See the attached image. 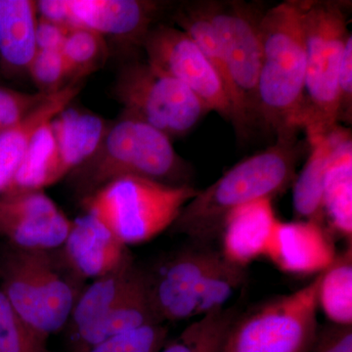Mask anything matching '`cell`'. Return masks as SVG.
<instances>
[{"label": "cell", "instance_id": "cell-26", "mask_svg": "<svg viewBox=\"0 0 352 352\" xmlns=\"http://www.w3.org/2000/svg\"><path fill=\"white\" fill-rule=\"evenodd\" d=\"M104 36L83 28H72L65 39L61 53L69 78L78 80L90 73L105 58Z\"/></svg>", "mask_w": 352, "mask_h": 352}, {"label": "cell", "instance_id": "cell-12", "mask_svg": "<svg viewBox=\"0 0 352 352\" xmlns=\"http://www.w3.org/2000/svg\"><path fill=\"white\" fill-rule=\"evenodd\" d=\"M0 197V236L22 249L62 247L72 221L43 190L9 188Z\"/></svg>", "mask_w": 352, "mask_h": 352}, {"label": "cell", "instance_id": "cell-14", "mask_svg": "<svg viewBox=\"0 0 352 352\" xmlns=\"http://www.w3.org/2000/svg\"><path fill=\"white\" fill-rule=\"evenodd\" d=\"M136 270L132 258L82 289L71 316L69 339L73 352H85L102 340V331Z\"/></svg>", "mask_w": 352, "mask_h": 352}, {"label": "cell", "instance_id": "cell-32", "mask_svg": "<svg viewBox=\"0 0 352 352\" xmlns=\"http://www.w3.org/2000/svg\"><path fill=\"white\" fill-rule=\"evenodd\" d=\"M69 28L41 18L38 21L36 43L38 50L61 51Z\"/></svg>", "mask_w": 352, "mask_h": 352}, {"label": "cell", "instance_id": "cell-23", "mask_svg": "<svg viewBox=\"0 0 352 352\" xmlns=\"http://www.w3.org/2000/svg\"><path fill=\"white\" fill-rule=\"evenodd\" d=\"M52 120L45 122L34 132L8 189L43 190L63 178L60 173L57 141L51 124Z\"/></svg>", "mask_w": 352, "mask_h": 352}, {"label": "cell", "instance_id": "cell-18", "mask_svg": "<svg viewBox=\"0 0 352 352\" xmlns=\"http://www.w3.org/2000/svg\"><path fill=\"white\" fill-rule=\"evenodd\" d=\"M80 89L78 80L67 83L48 94L17 126L0 132V193L12 183L34 132L68 108Z\"/></svg>", "mask_w": 352, "mask_h": 352}, {"label": "cell", "instance_id": "cell-7", "mask_svg": "<svg viewBox=\"0 0 352 352\" xmlns=\"http://www.w3.org/2000/svg\"><path fill=\"white\" fill-rule=\"evenodd\" d=\"M198 190L127 176L83 200L87 212L108 227L122 244H141L173 226Z\"/></svg>", "mask_w": 352, "mask_h": 352}, {"label": "cell", "instance_id": "cell-22", "mask_svg": "<svg viewBox=\"0 0 352 352\" xmlns=\"http://www.w3.org/2000/svg\"><path fill=\"white\" fill-rule=\"evenodd\" d=\"M323 217L336 231L351 239L352 235L351 134L342 141L329 164L322 198Z\"/></svg>", "mask_w": 352, "mask_h": 352}, {"label": "cell", "instance_id": "cell-33", "mask_svg": "<svg viewBox=\"0 0 352 352\" xmlns=\"http://www.w3.org/2000/svg\"><path fill=\"white\" fill-rule=\"evenodd\" d=\"M314 352H352L351 326H338L322 337Z\"/></svg>", "mask_w": 352, "mask_h": 352}, {"label": "cell", "instance_id": "cell-4", "mask_svg": "<svg viewBox=\"0 0 352 352\" xmlns=\"http://www.w3.org/2000/svg\"><path fill=\"white\" fill-rule=\"evenodd\" d=\"M1 291L30 327L50 339L68 323L82 291L61 249H22L9 244L0 256Z\"/></svg>", "mask_w": 352, "mask_h": 352}, {"label": "cell", "instance_id": "cell-21", "mask_svg": "<svg viewBox=\"0 0 352 352\" xmlns=\"http://www.w3.org/2000/svg\"><path fill=\"white\" fill-rule=\"evenodd\" d=\"M36 2L0 0V54L10 65L29 71L38 52Z\"/></svg>", "mask_w": 352, "mask_h": 352}, {"label": "cell", "instance_id": "cell-3", "mask_svg": "<svg viewBox=\"0 0 352 352\" xmlns=\"http://www.w3.org/2000/svg\"><path fill=\"white\" fill-rule=\"evenodd\" d=\"M171 141L149 124L122 116L108 127L96 152L69 173L72 184L82 201L109 183L127 176L190 185L191 170Z\"/></svg>", "mask_w": 352, "mask_h": 352}, {"label": "cell", "instance_id": "cell-19", "mask_svg": "<svg viewBox=\"0 0 352 352\" xmlns=\"http://www.w3.org/2000/svg\"><path fill=\"white\" fill-rule=\"evenodd\" d=\"M51 124L63 178L96 152L108 129L98 116L69 107L62 111Z\"/></svg>", "mask_w": 352, "mask_h": 352}, {"label": "cell", "instance_id": "cell-20", "mask_svg": "<svg viewBox=\"0 0 352 352\" xmlns=\"http://www.w3.org/2000/svg\"><path fill=\"white\" fill-rule=\"evenodd\" d=\"M349 134L347 127L337 126L318 143L310 146L309 157L294 184V210L302 220H314L322 224V198L328 166L337 148Z\"/></svg>", "mask_w": 352, "mask_h": 352}, {"label": "cell", "instance_id": "cell-9", "mask_svg": "<svg viewBox=\"0 0 352 352\" xmlns=\"http://www.w3.org/2000/svg\"><path fill=\"white\" fill-rule=\"evenodd\" d=\"M113 94L124 108V117L141 120L171 140L187 135L210 113L188 87L147 61L124 64Z\"/></svg>", "mask_w": 352, "mask_h": 352}, {"label": "cell", "instance_id": "cell-17", "mask_svg": "<svg viewBox=\"0 0 352 352\" xmlns=\"http://www.w3.org/2000/svg\"><path fill=\"white\" fill-rule=\"evenodd\" d=\"M279 221L272 199H261L236 208L227 215L221 229L224 258L244 267L259 256H266Z\"/></svg>", "mask_w": 352, "mask_h": 352}, {"label": "cell", "instance_id": "cell-29", "mask_svg": "<svg viewBox=\"0 0 352 352\" xmlns=\"http://www.w3.org/2000/svg\"><path fill=\"white\" fill-rule=\"evenodd\" d=\"M29 72L43 94L61 89L65 87L62 83L69 78L61 51L38 50Z\"/></svg>", "mask_w": 352, "mask_h": 352}, {"label": "cell", "instance_id": "cell-15", "mask_svg": "<svg viewBox=\"0 0 352 352\" xmlns=\"http://www.w3.org/2000/svg\"><path fill=\"white\" fill-rule=\"evenodd\" d=\"M60 249L71 270L82 280L105 276L131 258L126 245L89 212L72 221Z\"/></svg>", "mask_w": 352, "mask_h": 352}, {"label": "cell", "instance_id": "cell-31", "mask_svg": "<svg viewBox=\"0 0 352 352\" xmlns=\"http://www.w3.org/2000/svg\"><path fill=\"white\" fill-rule=\"evenodd\" d=\"M352 122V36L349 34L342 53L338 82L337 124L351 126Z\"/></svg>", "mask_w": 352, "mask_h": 352}, {"label": "cell", "instance_id": "cell-30", "mask_svg": "<svg viewBox=\"0 0 352 352\" xmlns=\"http://www.w3.org/2000/svg\"><path fill=\"white\" fill-rule=\"evenodd\" d=\"M50 94H16L0 89V132L17 126Z\"/></svg>", "mask_w": 352, "mask_h": 352}, {"label": "cell", "instance_id": "cell-1", "mask_svg": "<svg viewBox=\"0 0 352 352\" xmlns=\"http://www.w3.org/2000/svg\"><path fill=\"white\" fill-rule=\"evenodd\" d=\"M305 145L298 140V134L281 136L274 144L236 164L197 192L171 226L173 230L206 239L221 230L227 215L236 208L281 193L295 180Z\"/></svg>", "mask_w": 352, "mask_h": 352}, {"label": "cell", "instance_id": "cell-16", "mask_svg": "<svg viewBox=\"0 0 352 352\" xmlns=\"http://www.w3.org/2000/svg\"><path fill=\"white\" fill-rule=\"evenodd\" d=\"M336 256L330 236L314 220L279 221L266 254L280 270L300 275L320 274Z\"/></svg>", "mask_w": 352, "mask_h": 352}, {"label": "cell", "instance_id": "cell-13", "mask_svg": "<svg viewBox=\"0 0 352 352\" xmlns=\"http://www.w3.org/2000/svg\"><path fill=\"white\" fill-rule=\"evenodd\" d=\"M69 28H83L142 47L164 4L146 0H66Z\"/></svg>", "mask_w": 352, "mask_h": 352}, {"label": "cell", "instance_id": "cell-8", "mask_svg": "<svg viewBox=\"0 0 352 352\" xmlns=\"http://www.w3.org/2000/svg\"><path fill=\"white\" fill-rule=\"evenodd\" d=\"M208 12L223 51L235 103L233 126L240 139L259 126L258 87L263 59L261 2L207 0Z\"/></svg>", "mask_w": 352, "mask_h": 352}, {"label": "cell", "instance_id": "cell-25", "mask_svg": "<svg viewBox=\"0 0 352 352\" xmlns=\"http://www.w3.org/2000/svg\"><path fill=\"white\" fill-rule=\"evenodd\" d=\"M234 322L229 310L221 309L201 316L185 328L160 352H220Z\"/></svg>", "mask_w": 352, "mask_h": 352}, {"label": "cell", "instance_id": "cell-27", "mask_svg": "<svg viewBox=\"0 0 352 352\" xmlns=\"http://www.w3.org/2000/svg\"><path fill=\"white\" fill-rule=\"evenodd\" d=\"M47 340L21 318L0 289V352H50Z\"/></svg>", "mask_w": 352, "mask_h": 352}, {"label": "cell", "instance_id": "cell-10", "mask_svg": "<svg viewBox=\"0 0 352 352\" xmlns=\"http://www.w3.org/2000/svg\"><path fill=\"white\" fill-rule=\"evenodd\" d=\"M321 273L295 293L282 296L233 322L220 352H309L317 342Z\"/></svg>", "mask_w": 352, "mask_h": 352}, {"label": "cell", "instance_id": "cell-28", "mask_svg": "<svg viewBox=\"0 0 352 352\" xmlns=\"http://www.w3.org/2000/svg\"><path fill=\"white\" fill-rule=\"evenodd\" d=\"M166 337L164 324H155L113 336L85 352H160Z\"/></svg>", "mask_w": 352, "mask_h": 352}, {"label": "cell", "instance_id": "cell-6", "mask_svg": "<svg viewBox=\"0 0 352 352\" xmlns=\"http://www.w3.org/2000/svg\"><path fill=\"white\" fill-rule=\"evenodd\" d=\"M244 280L243 267L219 252L204 249L177 252L146 274L150 302L161 323L223 309Z\"/></svg>", "mask_w": 352, "mask_h": 352}, {"label": "cell", "instance_id": "cell-2", "mask_svg": "<svg viewBox=\"0 0 352 352\" xmlns=\"http://www.w3.org/2000/svg\"><path fill=\"white\" fill-rule=\"evenodd\" d=\"M261 43L259 126L277 138L298 134L307 69L300 0L267 8L261 22Z\"/></svg>", "mask_w": 352, "mask_h": 352}, {"label": "cell", "instance_id": "cell-5", "mask_svg": "<svg viewBox=\"0 0 352 352\" xmlns=\"http://www.w3.org/2000/svg\"><path fill=\"white\" fill-rule=\"evenodd\" d=\"M307 69L300 129L314 146L339 126L338 82L344 45L351 32V4L340 0H300Z\"/></svg>", "mask_w": 352, "mask_h": 352}, {"label": "cell", "instance_id": "cell-24", "mask_svg": "<svg viewBox=\"0 0 352 352\" xmlns=\"http://www.w3.org/2000/svg\"><path fill=\"white\" fill-rule=\"evenodd\" d=\"M352 254L349 248L321 273L318 303L335 325L352 324Z\"/></svg>", "mask_w": 352, "mask_h": 352}, {"label": "cell", "instance_id": "cell-11", "mask_svg": "<svg viewBox=\"0 0 352 352\" xmlns=\"http://www.w3.org/2000/svg\"><path fill=\"white\" fill-rule=\"evenodd\" d=\"M142 48L148 63L188 87L210 112L233 124L232 102L221 78L186 32L175 25H155Z\"/></svg>", "mask_w": 352, "mask_h": 352}]
</instances>
